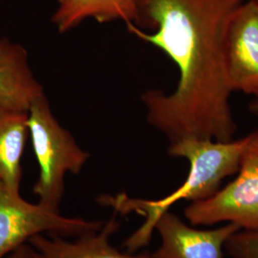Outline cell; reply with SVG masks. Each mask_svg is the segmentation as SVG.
<instances>
[{"label":"cell","mask_w":258,"mask_h":258,"mask_svg":"<svg viewBox=\"0 0 258 258\" xmlns=\"http://www.w3.org/2000/svg\"><path fill=\"white\" fill-rule=\"evenodd\" d=\"M135 24L129 32L158 47L177 65L175 91L148 90L142 96L148 122L170 144L183 139L233 140L237 125L231 111L222 44L237 0H135Z\"/></svg>","instance_id":"obj_1"},{"label":"cell","mask_w":258,"mask_h":258,"mask_svg":"<svg viewBox=\"0 0 258 258\" xmlns=\"http://www.w3.org/2000/svg\"><path fill=\"white\" fill-rule=\"evenodd\" d=\"M249 134L243 138L220 142L212 139L186 138L170 144L168 154L184 158L189 163V171L176 190L156 200L130 198L125 194L103 195L99 203L110 207L114 212L126 215L137 213L145 221L123 243L133 252L148 246L159 218L179 201L199 202L212 197L221 188L222 182L239 169L241 158L249 142Z\"/></svg>","instance_id":"obj_2"},{"label":"cell","mask_w":258,"mask_h":258,"mask_svg":"<svg viewBox=\"0 0 258 258\" xmlns=\"http://www.w3.org/2000/svg\"><path fill=\"white\" fill-rule=\"evenodd\" d=\"M28 129L39 166V176L33 192L38 197V204L59 212L66 173L79 174L89 154L55 120L45 96L31 104Z\"/></svg>","instance_id":"obj_3"},{"label":"cell","mask_w":258,"mask_h":258,"mask_svg":"<svg viewBox=\"0 0 258 258\" xmlns=\"http://www.w3.org/2000/svg\"><path fill=\"white\" fill-rule=\"evenodd\" d=\"M236 174L212 197L184 209L190 225L212 227L232 223L241 231H258V131L249 133Z\"/></svg>","instance_id":"obj_4"},{"label":"cell","mask_w":258,"mask_h":258,"mask_svg":"<svg viewBox=\"0 0 258 258\" xmlns=\"http://www.w3.org/2000/svg\"><path fill=\"white\" fill-rule=\"evenodd\" d=\"M102 221L67 217L59 212L30 203L20 192L0 184V258H5L30 239L42 233L83 236L100 231Z\"/></svg>","instance_id":"obj_5"},{"label":"cell","mask_w":258,"mask_h":258,"mask_svg":"<svg viewBox=\"0 0 258 258\" xmlns=\"http://www.w3.org/2000/svg\"><path fill=\"white\" fill-rule=\"evenodd\" d=\"M222 54L231 92L258 99V0H245L231 12L223 36Z\"/></svg>","instance_id":"obj_6"},{"label":"cell","mask_w":258,"mask_h":258,"mask_svg":"<svg viewBox=\"0 0 258 258\" xmlns=\"http://www.w3.org/2000/svg\"><path fill=\"white\" fill-rule=\"evenodd\" d=\"M155 231L161 246L149 253L150 258H224L226 243L240 228L225 223L217 228L198 229L168 211L157 221Z\"/></svg>","instance_id":"obj_7"},{"label":"cell","mask_w":258,"mask_h":258,"mask_svg":"<svg viewBox=\"0 0 258 258\" xmlns=\"http://www.w3.org/2000/svg\"><path fill=\"white\" fill-rule=\"evenodd\" d=\"M42 96L43 88L29 66L27 51L0 38V106L28 111Z\"/></svg>","instance_id":"obj_8"},{"label":"cell","mask_w":258,"mask_h":258,"mask_svg":"<svg viewBox=\"0 0 258 258\" xmlns=\"http://www.w3.org/2000/svg\"><path fill=\"white\" fill-rule=\"evenodd\" d=\"M120 226L115 212L100 231L76 241H68L56 233H42L32 237L29 243L41 258H150L149 253H123L111 246L109 239Z\"/></svg>","instance_id":"obj_9"},{"label":"cell","mask_w":258,"mask_h":258,"mask_svg":"<svg viewBox=\"0 0 258 258\" xmlns=\"http://www.w3.org/2000/svg\"><path fill=\"white\" fill-rule=\"evenodd\" d=\"M136 17L135 0H57L52 21L59 33H66L87 19L100 23L121 20L134 25Z\"/></svg>","instance_id":"obj_10"},{"label":"cell","mask_w":258,"mask_h":258,"mask_svg":"<svg viewBox=\"0 0 258 258\" xmlns=\"http://www.w3.org/2000/svg\"><path fill=\"white\" fill-rule=\"evenodd\" d=\"M28 135V111L0 106V184L17 192H20L21 159Z\"/></svg>","instance_id":"obj_11"},{"label":"cell","mask_w":258,"mask_h":258,"mask_svg":"<svg viewBox=\"0 0 258 258\" xmlns=\"http://www.w3.org/2000/svg\"><path fill=\"white\" fill-rule=\"evenodd\" d=\"M231 258H258V231H237L226 243Z\"/></svg>","instance_id":"obj_12"},{"label":"cell","mask_w":258,"mask_h":258,"mask_svg":"<svg viewBox=\"0 0 258 258\" xmlns=\"http://www.w3.org/2000/svg\"><path fill=\"white\" fill-rule=\"evenodd\" d=\"M5 258H41L36 249L28 242L12 251Z\"/></svg>","instance_id":"obj_13"},{"label":"cell","mask_w":258,"mask_h":258,"mask_svg":"<svg viewBox=\"0 0 258 258\" xmlns=\"http://www.w3.org/2000/svg\"><path fill=\"white\" fill-rule=\"evenodd\" d=\"M249 110L254 115L258 116V99H253L249 104Z\"/></svg>","instance_id":"obj_14"},{"label":"cell","mask_w":258,"mask_h":258,"mask_svg":"<svg viewBox=\"0 0 258 258\" xmlns=\"http://www.w3.org/2000/svg\"><path fill=\"white\" fill-rule=\"evenodd\" d=\"M237 1H239V2H243V1H245V0H237Z\"/></svg>","instance_id":"obj_15"}]
</instances>
